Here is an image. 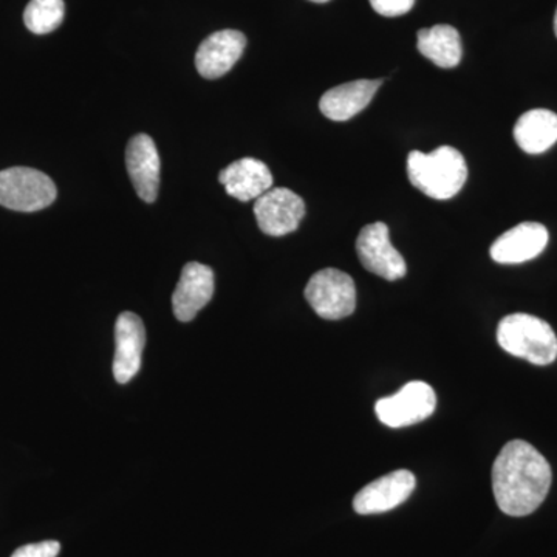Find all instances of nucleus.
<instances>
[{"label": "nucleus", "instance_id": "1", "mask_svg": "<svg viewBox=\"0 0 557 557\" xmlns=\"http://www.w3.org/2000/svg\"><path fill=\"white\" fill-rule=\"evenodd\" d=\"M552 480L547 458L522 440L507 443L494 461V497L498 508L512 518L536 511L548 496Z\"/></svg>", "mask_w": 557, "mask_h": 557}, {"label": "nucleus", "instance_id": "2", "mask_svg": "<svg viewBox=\"0 0 557 557\" xmlns=\"http://www.w3.org/2000/svg\"><path fill=\"white\" fill-rule=\"evenodd\" d=\"M408 177L431 199L449 200L467 183V161L453 146H440L431 153L413 150L408 157Z\"/></svg>", "mask_w": 557, "mask_h": 557}, {"label": "nucleus", "instance_id": "3", "mask_svg": "<svg viewBox=\"0 0 557 557\" xmlns=\"http://www.w3.org/2000/svg\"><path fill=\"white\" fill-rule=\"evenodd\" d=\"M498 346L512 357L536 366H548L557 358V336L548 322L527 313L502 319L497 327Z\"/></svg>", "mask_w": 557, "mask_h": 557}, {"label": "nucleus", "instance_id": "4", "mask_svg": "<svg viewBox=\"0 0 557 557\" xmlns=\"http://www.w3.org/2000/svg\"><path fill=\"white\" fill-rule=\"evenodd\" d=\"M57 186L44 172L10 168L0 172V205L11 211L35 212L57 200Z\"/></svg>", "mask_w": 557, "mask_h": 557}, {"label": "nucleus", "instance_id": "5", "mask_svg": "<svg viewBox=\"0 0 557 557\" xmlns=\"http://www.w3.org/2000/svg\"><path fill=\"white\" fill-rule=\"evenodd\" d=\"M306 299L318 317L339 321L357 309V287L344 271L325 269L311 276L306 287Z\"/></svg>", "mask_w": 557, "mask_h": 557}, {"label": "nucleus", "instance_id": "6", "mask_svg": "<svg viewBox=\"0 0 557 557\" xmlns=\"http://www.w3.org/2000/svg\"><path fill=\"white\" fill-rule=\"evenodd\" d=\"M437 408L434 388L423 381L406 384L398 394L376 401L375 412L388 428H406L426 420Z\"/></svg>", "mask_w": 557, "mask_h": 557}, {"label": "nucleus", "instance_id": "7", "mask_svg": "<svg viewBox=\"0 0 557 557\" xmlns=\"http://www.w3.org/2000/svg\"><path fill=\"white\" fill-rule=\"evenodd\" d=\"M357 252L366 270L386 281H398L408 273L405 258L391 244L386 223L364 226L357 239Z\"/></svg>", "mask_w": 557, "mask_h": 557}, {"label": "nucleus", "instance_id": "8", "mask_svg": "<svg viewBox=\"0 0 557 557\" xmlns=\"http://www.w3.org/2000/svg\"><path fill=\"white\" fill-rule=\"evenodd\" d=\"M255 215L267 236L282 237L299 228L306 203L287 188H271L256 200Z\"/></svg>", "mask_w": 557, "mask_h": 557}, {"label": "nucleus", "instance_id": "9", "mask_svg": "<svg viewBox=\"0 0 557 557\" xmlns=\"http://www.w3.org/2000/svg\"><path fill=\"white\" fill-rule=\"evenodd\" d=\"M416 475L406 469L391 472L373 480L354 498V508L358 515H381L405 504L416 490Z\"/></svg>", "mask_w": 557, "mask_h": 557}, {"label": "nucleus", "instance_id": "10", "mask_svg": "<svg viewBox=\"0 0 557 557\" xmlns=\"http://www.w3.org/2000/svg\"><path fill=\"white\" fill-rule=\"evenodd\" d=\"M145 346L146 329L141 318L132 311H124L116 319L113 359V375L120 384L129 383L141 369Z\"/></svg>", "mask_w": 557, "mask_h": 557}, {"label": "nucleus", "instance_id": "11", "mask_svg": "<svg viewBox=\"0 0 557 557\" xmlns=\"http://www.w3.org/2000/svg\"><path fill=\"white\" fill-rule=\"evenodd\" d=\"M126 166L139 199L153 203L159 196L161 161L156 143L149 135L138 134L131 138Z\"/></svg>", "mask_w": 557, "mask_h": 557}, {"label": "nucleus", "instance_id": "12", "mask_svg": "<svg viewBox=\"0 0 557 557\" xmlns=\"http://www.w3.org/2000/svg\"><path fill=\"white\" fill-rule=\"evenodd\" d=\"M214 295V271L199 262L183 267L182 276L172 295V309L180 322H189L199 314Z\"/></svg>", "mask_w": 557, "mask_h": 557}, {"label": "nucleus", "instance_id": "13", "mask_svg": "<svg viewBox=\"0 0 557 557\" xmlns=\"http://www.w3.org/2000/svg\"><path fill=\"white\" fill-rule=\"evenodd\" d=\"M247 38L237 30L212 33L200 44L196 67L203 78L218 79L230 72L244 54Z\"/></svg>", "mask_w": 557, "mask_h": 557}, {"label": "nucleus", "instance_id": "14", "mask_svg": "<svg viewBox=\"0 0 557 557\" xmlns=\"http://www.w3.org/2000/svg\"><path fill=\"white\" fill-rule=\"evenodd\" d=\"M548 244V231L536 222L520 223L502 234L493 247L491 258L504 265L528 262L537 258Z\"/></svg>", "mask_w": 557, "mask_h": 557}, {"label": "nucleus", "instance_id": "15", "mask_svg": "<svg viewBox=\"0 0 557 557\" xmlns=\"http://www.w3.org/2000/svg\"><path fill=\"white\" fill-rule=\"evenodd\" d=\"M231 197L240 201L258 200L273 188V174L263 161L240 159L231 163L219 175Z\"/></svg>", "mask_w": 557, "mask_h": 557}, {"label": "nucleus", "instance_id": "16", "mask_svg": "<svg viewBox=\"0 0 557 557\" xmlns=\"http://www.w3.org/2000/svg\"><path fill=\"white\" fill-rule=\"evenodd\" d=\"M383 79H359L341 84L322 95L321 112L332 121H347L362 112L375 97Z\"/></svg>", "mask_w": 557, "mask_h": 557}, {"label": "nucleus", "instance_id": "17", "mask_svg": "<svg viewBox=\"0 0 557 557\" xmlns=\"http://www.w3.org/2000/svg\"><path fill=\"white\" fill-rule=\"evenodd\" d=\"M515 138L523 152L536 156L557 141V115L552 110H528L515 126Z\"/></svg>", "mask_w": 557, "mask_h": 557}, {"label": "nucleus", "instance_id": "18", "mask_svg": "<svg viewBox=\"0 0 557 557\" xmlns=\"http://www.w3.org/2000/svg\"><path fill=\"white\" fill-rule=\"evenodd\" d=\"M418 51L442 69H454L461 61V39L450 25H434L417 35Z\"/></svg>", "mask_w": 557, "mask_h": 557}, {"label": "nucleus", "instance_id": "19", "mask_svg": "<svg viewBox=\"0 0 557 557\" xmlns=\"http://www.w3.org/2000/svg\"><path fill=\"white\" fill-rule=\"evenodd\" d=\"M64 0H30L24 11L25 27L35 35H49L64 21Z\"/></svg>", "mask_w": 557, "mask_h": 557}, {"label": "nucleus", "instance_id": "20", "mask_svg": "<svg viewBox=\"0 0 557 557\" xmlns=\"http://www.w3.org/2000/svg\"><path fill=\"white\" fill-rule=\"evenodd\" d=\"M60 552V542L44 541L38 544L24 545V547L17 548L11 557H57Z\"/></svg>", "mask_w": 557, "mask_h": 557}, {"label": "nucleus", "instance_id": "21", "mask_svg": "<svg viewBox=\"0 0 557 557\" xmlns=\"http://www.w3.org/2000/svg\"><path fill=\"white\" fill-rule=\"evenodd\" d=\"M369 2L381 16L397 17L409 13L416 0H369Z\"/></svg>", "mask_w": 557, "mask_h": 557}, {"label": "nucleus", "instance_id": "22", "mask_svg": "<svg viewBox=\"0 0 557 557\" xmlns=\"http://www.w3.org/2000/svg\"><path fill=\"white\" fill-rule=\"evenodd\" d=\"M310 2H314V3H325V2H329V0H310Z\"/></svg>", "mask_w": 557, "mask_h": 557}, {"label": "nucleus", "instance_id": "23", "mask_svg": "<svg viewBox=\"0 0 557 557\" xmlns=\"http://www.w3.org/2000/svg\"><path fill=\"white\" fill-rule=\"evenodd\" d=\"M555 33H556V38H557V10H556V14H555Z\"/></svg>", "mask_w": 557, "mask_h": 557}]
</instances>
